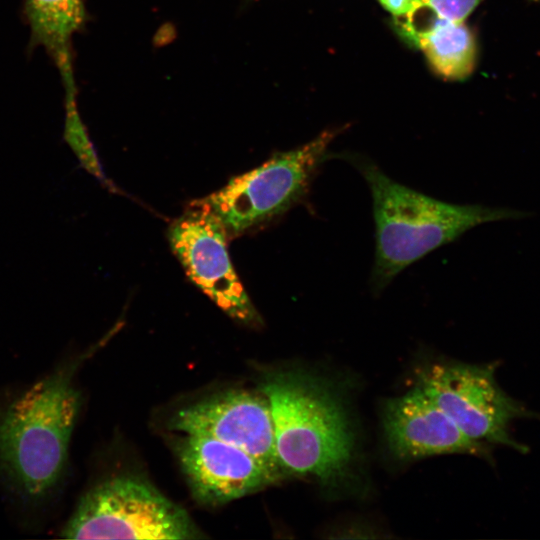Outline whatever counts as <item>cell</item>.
Wrapping results in <instances>:
<instances>
[{
  "label": "cell",
  "mask_w": 540,
  "mask_h": 540,
  "mask_svg": "<svg viewBox=\"0 0 540 540\" xmlns=\"http://www.w3.org/2000/svg\"><path fill=\"white\" fill-rule=\"evenodd\" d=\"M395 19L405 17L412 9L416 0H378Z\"/></svg>",
  "instance_id": "cell-15"
},
{
  "label": "cell",
  "mask_w": 540,
  "mask_h": 540,
  "mask_svg": "<svg viewBox=\"0 0 540 540\" xmlns=\"http://www.w3.org/2000/svg\"><path fill=\"white\" fill-rule=\"evenodd\" d=\"M24 14L31 31L30 46L45 50L62 82L73 79L72 38L86 21L83 1L25 0Z\"/></svg>",
  "instance_id": "cell-11"
},
{
  "label": "cell",
  "mask_w": 540,
  "mask_h": 540,
  "mask_svg": "<svg viewBox=\"0 0 540 540\" xmlns=\"http://www.w3.org/2000/svg\"><path fill=\"white\" fill-rule=\"evenodd\" d=\"M337 134L336 129L326 130L300 147L279 152L199 201L220 220L228 237L271 221L308 195Z\"/></svg>",
  "instance_id": "cell-4"
},
{
  "label": "cell",
  "mask_w": 540,
  "mask_h": 540,
  "mask_svg": "<svg viewBox=\"0 0 540 540\" xmlns=\"http://www.w3.org/2000/svg\"><path fill=\"white\" fill-rule=\"evenodd\" d=\"M399 34L423 52L432 69L442 78L463 80L476 62V43L464 22L434 18L423 28L396 20Z\"/></svg>",
  "instance_id": "cell-12"
},
{
  "label": "cell",
  "mask_w": 540,
  "mask_h": 540,
  "mask_svg": "<svg viewBox=\"0 0 540 540\" xmlns=\"http://www.w3.org/2000/svg\"><path fill=\"white\" fill-rule=\"evenodd\" d=\"M495 369V363H435L421 371L418 386L469 438L524 453L527 447L513 438L510 426L536 415L503 391Z\"/></svg>",
  "instance_id": "cell-6"
},
{
  "label": "cell",
  "mask_w": 540,
  "mask_h": 540,
  "mask_svg": "<svg viewBox=\"0 0 540 540\" xmlns=\"http://www.w3.org/2000/svg\"><path fill=\"white\" fill-rule=\"evenodd\" d=\"M167 238L186 276L218 308L242 324H262L231 262L227 232L206 205L193 202L171 222Z\"/></svg>",
  "instance_id": "cell-7"
},
{
  "label": "cell",
  "mask_w": 540,
  "mask_h": 540,
  "mask_svg": "<svg viewBox=\"0 0 540 540\" xmlns=\"http://www.w3.org/2000/svg\"><path fill=\"white\" fill-rule=\"evenodd\" d=\"M343 158L362 175L371 193L375 256L369 283L375 294L406 267L474 227L530 216L507 207L444 202L396 182L367 158Z\"/></svg>",
  "instance_id": "cell-1"
},
{
  "label": "cell",
  "mask_w": 540,
  "mask_h": 540,
  "mask_svg": "<svg viewBox=\"0 0 540 540\" xmlns=\"http://www.w3.org/2000/svg\"><path fill=\"white\" fill-rule=\"evenodd\" d=\"M168 427L234 445L279 479L286 475L277 456L269 402L260 389L228 390L182 407L170 417Z\"/></svg>",
  "instance_id": "cell-8"
},
{
  "label": "cell",
  "mask_w": 540,
  "mask_h": 540,
  "mask_svg": "<svg viewBox=\"0 0 540 540\" xmlns=\"http://www.w3.org/2000/svg\"><path fill=\"white\" fill-rule=\"evenodd\" d=\"M76 96L77 89L64 90V137L78 157L80 164L105 186L112 188V190L115 191V187L103 172L101 163L98 160L87 130L81 120L77 108Z\"/></svg>",
  "instance_id": "cell-13"
},
{
  "label": "cell",
  "mask_w": 540,
  "mask_h": 540,
  "mask_svg": "<svg viewBox=\"0 0 540 540\" xmlns=\"http://www.w3.org/2000/svg\"><path fill=\"white\" fill-rule=\"evenodd\" d=\"M483 0H416L411 11L403 18L409 19L419 11L426 9L433 13L434 18L464 22Z\"/></svg>",
  "instance_id": "cell-14"
},
{
  "label": "cell",
  "mask_w": 540,
  "mask_h": 540,
  "mask_svg": "<svg viewBox=\"0 0 540 540\" xmlns=\"http://www.w3.org/2000/svg\"><path fill=\"white\" fill-rule=\"evenodd\" d=\"M383 428L391 453L400 460L442 454L490 455L486 444L464 434L419 386L386 403Z\"/></svg>",
  "instance_id": "cell-10"
},
{
  "label": "cell",
  "mask_w": 540,
  "mask_h": 540,
  "mask_svg": "<svg viewBox=\"0 0 540 540\" xmlns=\"http://www.w3.org/2000/svg\"><path fill=\"white\" fill-rule=\"evenodd\" d=\"M273 421L285 474L312 476L336 487L350 476L354 434L344 405L327 381L303 370L264 374L260 388Z\"/></svg>",
  "instance_id": "cell-2"
},
{
  "label": "cell",
  "mask_w": 540,
  "mask_h": 540,
  "mask_svg": "<svg viewBox=\"0 0 540 540\" xmlns=\"http://www.w3.org/2000/svg\"><path fill=\"white\" fill-rule=\"evenodd\" d=\"M62 537L68 539H197L188 513L150 483L131 476L110 478L86 493Z\"/></svg>",
  "instance_id": "cell-5"
},
{
  "label": "cell",
  "mask_w": 540,
  "mask_h": 540,
  "mask_svg": "<svg viewBox=\"0 0 540 540\" xmlns=\"http://www.w3.org/2000/svg\"><path fill=\"white\" fill-rule=\"evenodd\" d=\"M72 369L37 382L0 416V461L31 496H41L61 477L80 407Z\"/></svg>",
  "instance_id": "cell-3"
},
{
  "label": "cell",
  "mask_w": 540,
  "mask_h": 540,
  "mask_svg": "<svg viewBox=\"0 0 540 540\" xmlns=\"http://www.w3.org/2000/svg\"><path fill=\"white\" fill-rule=\"evenodd\" d=\"M175 452L194 496L206 504H224L279 480L244 450L212 437L184 435Z\"/></svg>",
  "instance_id": "cell-9"
}]
</instances>
